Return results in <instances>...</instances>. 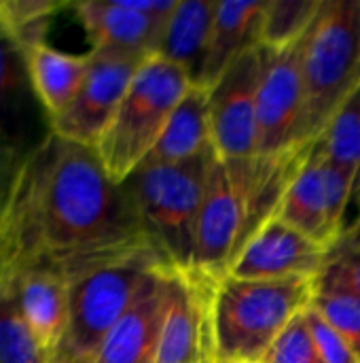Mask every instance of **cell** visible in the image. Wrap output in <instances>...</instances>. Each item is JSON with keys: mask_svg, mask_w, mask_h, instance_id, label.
I'll return each instance as SVG.
<instances>
[{"mask_svg": "<svg viewBox=\"0 0 360 363\" xmlns=\"http://www.w3.org/2000/svg\"><path fill=\"white\" fill-rule=\"evenodd\" d=\"M306 321L312 332L314 345L325 363H360L352 347L342 338V334L312 306L306 311Z\"/></svg>", "mask_w": 360, "mask_h": 363, "instance_id": "f1b7e54d", "label": "cell"}, {"mask_svg": "<svg viewBox=\"0 0 360 363\" xmlns=\"http://www.w3.org/2000/svg\"><path fill=\"white\" fill-rule=\"evenodd\" d=\"M320 6L323 0H267L261 45L276 51L297 43L314 23Z\"/></svg>", "mask_w": 360, "mask_h": 363, "instance_id": "cb8c5ba5", "label": "cell"}, {"mask_svg": "<svg viewBox=\"0 0 360 363\" xmlns=\"http://www.w3.org/2000/svg\"><path fill=\"white\" fill-rule=\"evenodd\" d=\"M325 157L323 143L316 138L293 174L276 217L331 251L335 247V238L327 221Z\"/></svg>", "mask_w": 360, "mask_h": 363, "instance_id": "ac0fdd59", "label": "cell"}, {"mask_svg": "<svg viewBox=\"0 0 360 363\" xmlns=\"http://www.w3.org/2000/svg\"><path fill=\"white\" fill-rule=\"evenodd\" d=\"M318 315H323L352 347L360 359V298L331 285H318L310 304Z\"/></svg>", "mask_w": 360, "mask_h": 363, "instance_id": "484cf974", "label": "cell"}, {"mask_svg": "<svg viewBox=\"0 0 360 363\" xmlns=\"http://www.w3.org/2000/svg\"><path fill=\"white\" fill-rule=\"evenodd\" d=\"M34 91L53 121L59 117L79 94L91 62V53H66L47 43L25 51Z\"/></svg>", "mask_w": 360, "mask_h": 363, "instance_id": "ffe728a7", "label": "cell"}, {"mask_svg": "<svg viewBox=\"0 0 360 363\" xmlns=\"http://www.w3.org/2000/svg\"><path fill=\"white\" fill-rule=\"evenodd\" d=\"M168 262L153 245L95 264L68 281V328L51 363H93L142 281ZM170 268V266H168Z\"/></svg>", "mask_w": 360, "mask_h": 363, "instance_id": "5b68a950", "label": "cell"}, {"mask_svg": "<svg viewBox=\"0 0 360 363\" xmlns=\"http://www.w3.org/2000/svg\"><path fill=\"white\" fill-rule=\"evenodd\" d=\"M354 206H356V215L352 217V221H350V228H348V236H352L356 242L360 245V194L359 198H356V202H354Z\"/></svg>", "mask_w": 360, "mask_h": 363, "instance_id": "4dcf8cb0", "label": "cell"}, {"mask_svg": "<svg viewBox=\"0 0 360 363\" xmlns=\"http://www.w3.org/2000/svg\"><path fill=\"white\" fill-rule=\"evenodd\" d=\"M269 49L244 51L208 89L212 147L225 160L257 155V102Z\"/></svg>", "mask_w": 360, "mask_h": 363, "instance_id": "30bf717a", "label": "cell"}, {"mask_svg": "<svg viewBox=\"0 0 360 363\" xmlns=\"http://www.w3.org/2000/svg\"><path fill=\"white\" fill-rule=\"evenodd\" d=\"M303 38L267 53L257 102V155L261 157L286 155L310 145L301 72Z\"/></svg>", "mask_w": 360, "mask_h": 363, "instance_id": "ba28073f", "label": "cell"}, {"mask_svg": "<svg viewBox=\"0 0 360 363\" xmlns=\"http://www.w3.org/2000/svg\"><path fill=\"white\" fill-rule=\"evenodd\" d=\"M308 140L360 87V0H323L301 49Z\"/></svg>", "mask_w": 360, "mask_h": 363, "instance_id": "8992f818", "label": "cell"}, {"mask_svg": "<svg viewBox=\"0 0 360 363\" xmlns=\"http://www.w3.org/2000/svg\"><path fill=\"white\" fill-rule=\"evenodd\" d=\"M214 147L178 164H142L121 185L149 242L172 270L189 272Z\"/></svg>", "mask_w": 360, "mask_h": 363, "instance_id": "277c9868", "label": "cell"}, {"mask_svg": "<svg viewBox=\"0 0 360 363\" xmlns=\"http://www.w3.org/2000/svg\"><path fill=\"white\" fill-rule=\"evenodd\" d=\"M191 85L178 66L159 55L136 70L112 121L95 145V153L115 183L121 185L144 164Z\"/></svg>", "mask_w": 360, "mask_h": 363, "instance_id": "52a82bcc", "label": "cell"}, {"mask_svg": "<svg viewBox=\"0 0 360 363\" xmlns=\"http://www.w3.org/2000/svg\"><path fill=\"white\" fill-rule=\"evenodd\" d=\"M151 245L123 185L93 147L49 134L19 166L2 223L0 266L51 268L68 281Z\"/></svg>", "mask_w": 360, "mask_h": 363, "instance_id": "6da1fadb", "label": "cell"}, {"mask_svg": "<svg viewBox=\"0 0 360 363\" xmlns=\"http://www.w3.org/2000/svg\"><path fill=\"white\" fill-rule=\"evenodd\" d=\"M212 147L210 132V98L208 89L191 85L185 98L168 119L163 134L144 164H178L187 162Z\"/></svg>", "mask_w": 360, "mask_h": 363, "instance_id": "44dd1931", "label": "cell"}, {"mask_svg": "<svg viewBox=\"0 0 360 363\" xmlns=\"http://www.w3.org/2000/svg\"><path fill=\"white\" fill-rule=\"evenodd\" d=\"M0 363H47L19 311L15 283L0 266Z\"/></svg>", "mask_w": 360, "mask_h": 363, "instance_id": "7402d4cb", "label": "cell"}, {"mask_svg": "<svg viewBox=\"0 0 360 363\" xmlns=\"http://www.w3.org/2000/svg\"><path fill=\"white\" fill-rule=\"evenodd\" d=\"M214 285V281L193 270H172L157 363H216Z\"/></svg>", "mask_w": 360, "mask_h": 363, "instance_id": "8fae6325", "label": "cell"}, {"mask_svg": "<svg viewBox=\"0 0 360 363\" xmlns=\"http://www.w3.org/2000/svg\"><path fill=\"white\" fill-rule=\"evenodd\" d=\"M49 134L51 119L34 91L25 49L0 23V138L28 157Z\"/></svg>", "mask_w": 360, "mask_h": 363, "instance_id": "4fadbf2b", "label": "cell"}, {"mask_svg": "<svg viewBox=\"0 0 360 363\" xmlns=\"http://www.w3.org/2000/svg\"><path fill=\"white\" fill-rule=\"evenodd\" d=\"M329 257V249L291 228L278 217H272L242 247L233 259L229 274L236 279H318Z\"/></svg>", "mask_w": 360, "mask_h": 363, "instance_id": "5bb4252c", "label": "cell"}, {"mask_svg": "<svg viewBox=\"0 0 360 363\" xmlns=\"http://www.w3.org/2000/svg\"><path fill=\"white\" fill-rule=\"evenodd\" d=\"M318 285L342 287L360 298V245L348 234L329 251L327 264L316 279Z\"/></svg>", "mask_w": 360, "mask_h": 363, "instance_id": "83f0119b", "label": "cell"}, {"mask_svg": "<svg viewBox=\"0 0 360 363\" xmlns=\"http://www.w3.org/2000/svg\"><path fill=\"white\" fill-rule=\"evenodd\" d=\"M214 11L216 0H178L163 26L157 55L178 66L193 85L204 70Z\"/></svg>", "mask_w": 360, "mask_h": 363, "instance_id": "d6986e66", "label": "cell"}, {"mask_svg": "<svg viewBox=\"0 0 360 363\" xmlns=\"http://www.w3.org/2000/svg\"><path fill=\"white\" fill-rule=\"evenodd\" d=\"M142 64L144 62L91 53L89 70L79 94L70 106L51 121V132L64 140L95 149Z\"/></svg>", "mask_w": 360, "mask_h": 363, "instance_id": "7c38bea8", "label": "cell"}, {"mask_svg": "<svg viewBox=\"0 0 360 363\" xmlns=\"http://www.w3.org/2000/svg\"><path fill=\"white\" fill-rule=\"evenodd\" d=\"M261 363H325L312 338L306 313L297 315L269 347Z\"/></svg>", "mask_w": 360, "mask_h": 363, "instance_id": "4316f807", "label": "cell"}, {"mask_svg": "<svg viewBox=\"0 0 360 363\" xmlns=\"http://www.w3.org/2000/svg\"><path fill=\"white\" fill-rule=\"evenodd\" d=\"M265 6L267 0H216L199 87L210 89L244 51L261 45Z\"/></svg>", "mask_w": 360, "mask_h": 363, "instance_id": "e0dca14e", "label": "cell"}, {"mask_svg": "<svg viewBox=\"0 0 360 363\" xmlns=\"http://www.w3.org/2000/svg\"><path fill=\"white\" fill-rule=\"evenodd\" d=\"M178 0H85L72 9L91 53L146 62L157 55L163 26Z\"/></svg>", "mask_w": 360, "mask_h": 363, "instance_id": "9c48e42d", "label": "cell"}, {"mask_svg": "<svg viewBox=\"0 0 360 363\" xmlns=\"http://www.w3.org/2000/svg\"><path fill=\"white\" fill-rule=\"evenodd\" d=\"M320 143L329 160L356 177V202L360 194V87L333 115V119L320 134Z\"/></svg>", "mask_w": 360, "mask_h": 363, "instance_id": "603a6c76", "label": "cell"}, {"mask_svg": "<svg viewBox=\"0 0 360 363\" xmlns=\"http://www.w3.org/2000/svg\"><path fill=\"white\" fill-rule=\"evenodd\" d=\"M68 6L59 0H0V23L28 51L47 43V32L53 17Z\"/></svg>", "mask_w": 360, "mask_h": 363, "instance_id": "d4e9b609", "label": "cell"}, {"mask_svg": "<svg viewBox=\"0 0 360 363\" xmlns=\"http://www.w3.org/2000/svg\"><path fill=\"white\" fill-rule=\"evenodd\" d=\"M23 160L25 157L17 155L0 138V223H2L8 198H11V191H13V185H15V179H17V172H19V166H21Z\"/></svg>", "mask_w": 360, "mask_h": 363, "instance_id": "f546056e", "label": "cell"}, {"mask_svg": "<svg viewBox=\"0 0 360 363\" xmlns=\"http://www.w3.org/2000/svg\"><path fill=\"white\" fill-rule=\"evenodd\" d=\"M4 268V266H2ZM19 311L47 363L57 355L68 328V279L51 268L11 270Z\"/></svg>", "mask_w": 360, "mask_h": 363, "instance_id": "2e32d148", "label": "cell"}, {"mask_svg": "<svg viewBox=\"0 0 360 363\" xmlns=\"http://www.w3.org/2000/svg\"><path fill=\"white\" fill-rule=\"evenodd\" d=\"M310 145L278 157L248 160H225L214 151L195 230L193 272L214 283L229 274L242 247L278 215Z\"/></svg>", "mask_w": 360, "mask_h": 363, "instance_id": "7a4b0ae2", "label": "cell"}, {"mask_svg": "<svg viewBox=\"0 0 360 363\" xmlns=\"http://www.w3.org/2000/svg\"><path fill=\"white\" fill-rule=\"evenodd\" d=\"M172 268H155L134 302L106 336L93 363H157L159 338L170 298Z\"/></svg>", "mask_w": 360, "mask_h": 363, "instance_id": "9a60e30c", "label": "cell"}, {"mask_svg": "<svg viewBox=\"0 0 360 363\" xmlns=\"http://www.w3.org/2000/svg\"><path fill=\"white\" fill-rule=\"evenodd\" d=\"M316 279H236L214 285L216 363H261L284 328L312 304Z\"/></svg>", "mask_w": 360, "mask_h": 363, "instance_id": "3957f363", "label": "cell"}]
</instances>
